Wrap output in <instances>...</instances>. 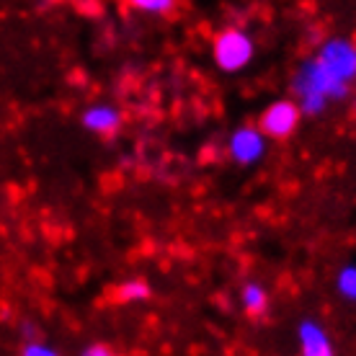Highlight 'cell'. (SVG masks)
<instances>
[{
    "instance_id": "cell-13",
    "label": "cell",
    "mask_w": 356,
    "mask_h": 356,
    "mask_svg": "<svg viewBox=\"0 0 356 356\" xmlns=\"http://www.w3.org/2000/svg\"><path fill=\"white\" fill-rule=\"evenodd\" d=\"M86 354L88 356H108L111 354V348L108 346H88L86 348Z\"/></svg>"
},
{
    "instance_id": "cell-10",
    "label": "cell",
    "mask_w": 356,
    "mask_h": 356,
    "mask_svg": "<svg viewBox=\"0 0 356 356\" xmlns=\"http://www.w3.org/2000/svg\"><path fill=\"white\" fill-rule=\"evenodd\" d=\"M150 297V286L140 282V279H134V282H124V284L119 286V300L122 302H143Z\"/></svg>"
},
{
    "instance_id": "cell-11",
    "label": "cell",
    "mask_w": 356,
    "mask_h": 356,
    "mask_svg": "<svg viewBox=\"0 0 356 356\" xmlns=\"http://www.w3.org/2000/svg\"><path fill=\"white\" fill-rule=\"evenodd\" d=\"M134 10H143V13H152V16H163L168 10L176 8V0H127Z\"/></svg>"
},
{
    "instance_id": "cell-9",
    "label": "cell",
    "mask_w": 356,
    "mask_h": 356,
    "mask_svg": "<svg viewBox=\"0 0 356 356\" xmlns=\"http://www.w3.org/2000/svg\"><path fill=\"white\" fill-rule=\"evenodd\" d=\"M336 289L343 300L356 302V266H343L336 276Z\"/></svg>"
},
{
    "instance_id": "cell-6",
    "label": "cell",
    "mask_w": 356,
    "mask_h": 356,
    "mask_svg": "<svg viewBox=\"0 0 356 356\" xmlns=\"http://www.w3.org/2000/svg\"><path fill=\"white\" fill-rule=\"evenodd\" d=\"M297 339H300V348H302L305 356H328V354H333V346H330L328 333L323 330L321 323L305 321L302 325L297 328Z\"/></svg>"
},
{
    "instance_id": "cell-12",
    "label": "cell",
    "mask_w": 356,
    "mask_h": 356,
    "mask_svg": "<svg viewBox=\"0 0 356 356\" xmlns=\"http://www.w3.org/2000/svg\"><path fill=\"white\" fill-rule=\"evenodd\" d=\"M24 354H26V356H52L54 348L44 346L42 341H31V343H26V346H24Z\"/></svg>"
},
{
    "instance_id": "cell-4",
    "label": "cell",
    "mask_w": 356,
    "mask_h": 356,
    "mask_svg": "<svg viewBox=\"0 0 356 356\" xmlns=\"http://www.w3.org/2000/svg\"><path fill=\"white\" fill-rule=\"evenodd\" d=\"M325 67H328L339 81L351 83L356 78V44L348 39H330L325 42L318 54Z\"/></svg>"
},
{
    "instance_id": "cell-3",
    "label": "cell",
    "mask_w": 356,
    "mask_h": 356,
    "mask_svg": "<svg viewBox=\"0 0 356 356\" xmlns=\"http://www.w3.org/2000/svg\"><path fill=\"white\" fill-rule=\"evenodd\" d=\"M300 116H302V108L294 101H274L271 106H266V111L261 114V132L266 137H274V140H284L297 129L300 124Z\"/></svg>"
},
{
    "instance_id": "cell-2",
    "label": "cell",
    "mask_w": 356,
    "mask_h": 356,
    "mask_svg": "<svg viewBox=\"0 0 356 356\" xmlns=\"http://www.w3.org/2000/svg\"><path fill=\"white\" fill-rule=\"evenodd\" d=\"M253 39H250L243 29H225L220 34L214 36L212 44V54L217 67L225 72H241L245 70L253 60Z\"/></svg>"
},
{
    "instance_id": "cell-5",
    "label": "cell",
    "mask_w": 356,
    "mask_h": 356,
    "mask_svg": "<svg viewBox=\"0 0 356 356\" xmlns=\"http://www.w3.org/2000/svg\"><path fill=\"white\" fill-rule=\"evenodd\" d=\"M227 152H230V158L235 163L253 165L266 152V134L256 129V127H241V129L232 132L230 143H227Z\"/></svg>"
},
{
    "instance_id": "cell-8",
    "label": "cell",
    "mask_w": 356,
    "mask_h": 356,
    "mask_svg": "<svg viewBox=\"0 0 356 356\" xmlns=\"http://www.w3.org/2000/svg\"><path fill=\"white\" fill-rule=\"evenodd\" d=\"M241 302H243V307H245V312H250V315H259V312L266 310L268 294H266V289H264L261 284H256V282H250V284L243 286Z\"/></svg>"
},
{
    "instance_id": "cell-1",
    "label": "cell",
    "mask_w": 356,
    "mask_h": 356,
    "mask_svg": "<svg viewBox=\"0 0 356 356\" xmlns=\"http://www.w3.org/2000/svg\"><path fill=\"white\" fill-rule=\"evenodd\" d=\"M294 93H297V104L302 108V114H321L325 111L328 101L333 98H343L348 90V83L339 81L325 65L315 57L310 63H305L297 72V78L292 83Z\"/></svg>"
},
{
    "instance_id": "cell-7",
    "label": "cell",
    "mask_w": 356,
    "mask_h": 356,
    "mask_svg": "<svg viewBox=\"0 0 356 356\" xmlns=\"http://www.w3.org/2000/svg\"><path fill=\"white\" fill-rule=\"evenodd\" d=\"M83 124L96 134H114L119 129V124H122V114L114 106L98 104V106H90L83 114Z\"/></svg>"
}]
</instances>
